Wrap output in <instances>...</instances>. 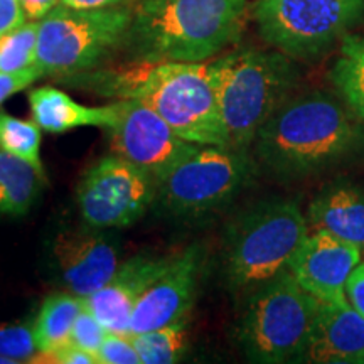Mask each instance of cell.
Returning <instances> with one entry per match:
<instances>
[{
    "instance_id": "cell-6",
    "label": "cell",
    "mask_w": 364,
    "mask_h": 364,
    "mask_svg": "<svg viewBox=\"0 0 364 364\" xmlns=\"http://www.w3.org/2000/svg\"><path fill=\"white\" fill-rule=\"evenodd\" d=\"M318 307L292 272H282L250 294L236 327L241 351L253 363L300 361Z\"/></svg>"
},
{
    "instance_id": "cell-3",
    "label": "cell",
    "mask_w": 364,
    "mask_h": 364,
    "mask_svg": "<svg viewBox=\"0 0 364 364\" xmlns=\"http://www.w3.org/2000/svg\"><path fill=\"white\" fill-rule=\"evenodd\" d=\"M248 0H139L124 49L132 61L203 63L240 39Z\"/></svg>"
},
{
    "instance_id": "cell-20",
    "label": "cell",
    "mask_w": 364,
    "mask_h": 364,
    "mask_svg": "<svg viewBox=\"0 0 364 364\" xmlns=\"http://www.w3.org/2000/svg\"><path fill=\"white\" fill-rule=\"evenodd\" d=\"M41 186L43 172L0 149V215H26L39 196Z\"/></svg>"
},
{
    "instance_id": "cell-35",
    "label": "cell",
    "mask_w": 364,
    "mask_h": 364,
    "mask_svg": "<svg viewBox=\"0 0 364 364\" xmlns=\"http://www.w3.org/2000/svg\"><path fill=\"white\" fill-rule=\"evenodd\" d=\"M361 364H364V358H363V361H361Z\"/></svg>"
},
{
    "instance_id": "cell-29",
    "label": "cell",
    "mask_w": 364,
    "mask_h": 364,
    "mask_svg": "<svg viewBox=\"0 0 364 364\" xmlns=\"http://www.w3.org/2000/svg\"><path fill=\"white\" fill-rule=\"evenodd\" d=\"M27 22L21 0H0V38L19 29Z\"/></svg>"
},
{
    "instance_id": "cell-7",
    "label": "cell",
    "mask_w": 364,
    "mask_h": 364,
    "mask_svg": "<svg viewBox=\"0 0 364 364\" xmlns=\"http://www.w3.org/2000/svg\"><path fill=\"white\" fill-rule=\"evenodd\" d=\"M134 6L71 9L59 4L39 21L36 66L43 76H65L98 68L124 48Z\"/></svg>"
},
{
    "instance_id": "cell-22",
    "label": "cell",
    "mask_w": 364,
    "mask_h": 364,
    "mask_svg": "<svg viewBox=\"0 0 364 364\" xmlns=\"http://www.w3.org/2000/svg\"><path fill=\"white\" fill-rule=\"evenodd\" d=\"M0 149L43 172L41 127L34 120H19L6 112H0Z\"/></svg>"
},
{
    "instance_id": "cell-24",
    "label": "cell",
    "mask_w": 364,
    "mask_h": 364,
    "mask_svg": "<svg viewBox=\"0 0 364 364\" xmlns=\"http://www.w3.org/2000/svg\"><path fill=\"white\" fill-rule=\"evenodd\" d=\"M331 78L339 91L346 88L364 90V34H349L344 38Z\"/></svg>"
},
{
    "instance_id": "cell-12",
    "label": "cell",
    "mask_w": 364,
    "mask_h": 364,
    "mask_svg": "<svg viewBox=\"0 0 364 364\" xmlns=\"http://www.w3.org/2000/svg\"><path fill=\"white\" fill-rule=\"evenodd\" d=\"M108 230L70 226L51 241L54 275L68 292L86 299L112 279L120 267V247Z\"/></svg>"
},
{
    "instance_id": "cell-16",
    "label": "cell",
    "mask_w": 364,
    "mask_h": 364,
    "mask_svg": "<svg viewBox=\"0 0 364 364\" xmlns=\"http://www.w3.org/2000/svg\"><path fill=\"white\" fill-rule=\"evenodd\" d=\"M364 317L349 302H321L300 363L361 364Z\"/></svg>"
},
{
    "instance_id": "cell-31",
    "label": "cell",
    "mask_w": 364,
    "mask_h": 364,
    "mask_svg": "<svg viewBox=\"0 0 364 364\" xmlns=\"http://www.w3.org/2000/svg\"><path fill=\"white\" fill-rule=\"evenodd\" d=\"M346 299L354 311L364 317V262L354 268L346 284Z\"/></svg>"
},
{
    "instance_id": "cell-2",
    "label": "cell",
    "mask_w": 364,
    "mask_h": 364,
    "mask_svg": "<svg viewBox=\"0 0 364 364\" xmlns=\"http://www.w3.org/2000/svg\"><path fill=\"white\" fill-rule=\"evenodd\" d=\"M363 147L364 129L356 113L318 91L287 100L253 140L258 164L280 179L318 174Z\"/></svg>"
},
{
    "instance_id": "cell-13",
    "label": "cell",
    "mask_w": 364,
    "mask_h": 364,
    "mask_svg": "<svg viewBox=\"0 0 364 364\" xmlns=\"http://www.w3.org/2000/svg\"><path fill=\"white\" fill-rule=\"evenodd\" d=\"M204 252L191 245L172 257L171 265L145 290L132 314L130 336L189 317L203 277Z\"/></svg>"
},
{
    "instance_id": "cell-4",
    "label": "cell",
    "mask_w": 364,
    "mask_h": 364,
    "mask_svg": "<svg viewBox=\"0 0 364 364\" xmlns=\"http://www.w3.org/2000/svg\"><path fill=\"white\" fill-rule=\"evenodd\" d=\"M228 147L247 150L263 124L290 98L297 68L277 49L240 48L211 61Z\"/></svg>"
},
{
    "instance_id": "cell-32",
    "label": "cell",
    "mask_w": 364,
    "mask_h": 364,
    "mask_svg": "<svg viewBox=\"0 0 364 364\" xmlns=\"http://www.w3.org/2000/svg\"><path fill=\"white\" fill-rule=\"evenodd\" d=\"M26 16L29 21H41L48 16L54 7L61 4V0H21Z\"/></svg>"
},
{
    "instance_id": "cell-26",
    "label": "cell",
    "mask_w": 364,
    "mask_h": 364,
    "mask_svg": "<svg viewBox=\"0 0 364 364\" xmlns=\"http://www.w3.org/2000/svg\"><path fill=\"white\" fill-rule=\"evenodd\" d=\"M107 334L108 331L105 329L102 322L83 306L81 312L78 314V317H76L75 326H73L70 344L78 346V348L91 353L93 356H97L100 351V346L103 344Z\"/></svg>"
},
{
    "instance_id": "cell-25",
    "label": "cell",
    "mask_w": 364,
    "mask_h": 364,
    "mask_svg": "<svg viewBox=\"0 0 364 364\" xmlns=\"http://www.w3.org/2000/svg\"><path fill=\"white\" fill-rule=\"evenodd\" d=\"M0 356L14 361H33L38 356L33 327L19 322H0Z\"/></svg>"
},
{
    "instance_id": "cell-23",
    "label": "cell",
    "mask_w": 364,
    "mask_h": 364,
    "mask_svg": "<svg viewBox=\"0 0 364 364\" xmlns=\"http://www.w3.org/2000/svg\"><path fill=\"white\" fill-rule=\"evenodd\" d=\"M39 21H29L0 38V75L19 73L36 66Z\"/></svg>"
},
{
    "instance_id": "cell-30",
    "label": "cell",
    "mask_w": 364,
    "mask_h": 364,
    "mask_svg": "<svg viewBox=\"0 0 364 364\" xmlns=\"http://www.w3.org/2000/svg\"><path fill=\"white\" fill-rule=\"evenodd\" d=\"M41 358H44L41 359V361L56 363V364H98L97 356H93L91 353L85 351V349H81L75 344H68L65 348L58 349V351Z\"/></svg>"
},
{
    "instance_id": "cell-21",
    "label": "cell",
    "mask_w": 364,
    "mask_h": 364,
    "mask_svg": "<svg viewBox=\"0 0 364 364\" xmlns=\"http://www.w3.org/2000/svg\"><path fill=\"white\" fill-rule=\"evenodd\" d=\"M142 364H174L189 348L188 317L157 329L130 336Z\"/></svg>"
},
{
    "instance_id": "cell-34",
    "label": "cell",
    "mask_w": 364,
    "mask_h": 364,
    "mask_svg": "<svg viewBox=\"0 0 364 364\" xmlns=\"http://www.w3.org/2000/svg\"><path fill=\"white\" fill-rule=\"evenodd\" d=\"M341 95H343L346 105L356 113L359 120L364 122V90L346 88L341 90Z\"/></svg>"
},
{
    "instance_id": "cell-15",
    "label": "cell",
    "mask_w": 364,
    "mask_h": 364,
    "mask_svg": "<svg viewBox=\"0 0 364 364\" xmlns=\"http://www.w3.org/2000/svg\"><path fill=\"white\" fill-rule=\"evenodd\" d=\"M172 257L174 255L132 257L117 268L112 279L102 289L83 299L85 307L102 322L108 332L130 336V321L136 302L171 265Z\"/></svg>"
},
{
    "instance_id": "cell-18",
    "label": "cell",
    "mask_w": 364,
    "mask_h": 364,
    "mask_svg": "<svg viewBox=\"0 0 364 364\" xmlns=\"http://www.w3.org/2000/svg\"><path fill=\"white\" fill-rule=\"evenodd\" d=\"M314 230H326L364 250V188L351 182L327 186L309 206Z\"/></svg>"
},
{
    "instance_id": "cell-9",
    "label": "cell",
    "mask_w": 364,
    "mask_h": 364,
    "mask_svg": "<svg viewBox=\"0 0 364 364\" xmlns=\"http://www.w3.org/2000/svg\"><path fill=\"white\" fill-rule=\"evenodd\" d=\"M253 169L252 159L243 150L201 145L157 182L156 201L171 216L211 215L247 188Z\"/></svg>"
},
{
    "instance_id": "cell-33",
    "label": "cell",
    "mask_w": 364,
    "mask_h": 364,
    "mask_svg": "<svg viewBox=\"0 0 364 364\" xmlns=\"http://www.w3.org/2000/svg\"><path fill=\"white\" fill-rule=\"evenodd\" d=\"M139 0H61L63 6L71 9H108L118 6H130Z\"/></svg>"
},
{
    "instance_id": "cell-5",
    "label": "cell",
    "mask_w": 364,
    "mask_h": 364,
    "mask_svg": "<svg viewBox=\"0 0 364 364\" xmlns=\"http://www.w3.org/2000/svg\"><path fill=\"white\" fill-rule=\"evenodd\" d=\"M309 235V220L299 203L260 201L241 211L223 236L221 263L233 290H253L289 270Z\"/></svg>"
},
{
    "instance_id": "cell-28",
    "label": "cell",
    "mask_w": 364,
    "mask_h": 364,
    "mask_svg": "<svg viewBox=\"0 0 364 364\" xmlns=\"http://www.w3.org/2000/svg\"><path fill=\"white\" fill-rule=\"evenodd\" d=\"M41 76H43V71L38 66L27 68V70L19 73L0 75V107H2L4 102H7L9 98L14 97V95L33 85Z\"/></svg>"
},
{
    "instance_id": "cell-8",
    "label": "cell",
    "mask_w": 364,
    "mask_h": 364,
    "mask_svg": "<svg viewBox=\"0 0 364 364\" xmlns=\"http://www.w3.org/2000/svg\"><path fill=\"white\" fill-rule=\"evenodd\" d=\"M252 17L273 49L294 61H314L361 24L364 0H255Z\"/></svg>"
},
{
    "instance_id": "cell-19",
    "label": "cell",
    "mask_w": 364,
    "mask_h": 364,
    "mask_svg": "<svg viewBox=\"0 0 364 364\" xmlns=\"http://www.w3.org/2000/svg\"><path fill=\"white\" fill-rule=\"evenodd\" d=\"M83 306V299L68 290L44 299L33 326L39 358L70 344L73 326Z\"/></svg>"
},
{
    "instance_id": "cell-17",
    "label": "cell",
    "mask_w": 364,
    "mask_h": 364,
    "mask_svg": "<svg viewBox=\"0 0 364 364\" xmlns=\"http://www.w3.org/2000/svg\"><path fill=\"white\" fill-rule=\"evenodd\" d=\"M29 107L33 120L49 134H65L80 127L107 130L120 115V100L107 107H86L54 86H41L31 91Z\"/></svg>"
},
{
    "instance_id": "cell-27",
    "label": "cell",
    "mask_w": 364,
    "mask_h": 364,
    "mask_svg": "<svg viewBox=\"0 0 364 364\" xmlns=\"http://www.w3.org/2000/svg\"><path fill=\"white\" fill-rule=\"evenodd\" d=\"M98 364H142L130 336L108 332L97 354Z\"/></svg>"
},
{
    "instance_id": "cell-1",
    "label": "cell",
    "mask_w": 364,
    "mask_h": 364,
    "mask_svg": "<svg viewBox=\"0 0 364 364\" xmlns=\"http://www.w3.org/2000/svg\"><path fill=\"white\" fill-rule=\"evenodd\" d=\"M65 81L107 98L142 102L182 139L228 147L211 61H130L76 73Z\"/></svg>"
},
{
    "instance_id": "cell-11",
    "label": "cell",
    "mask_w": 364,
    "mask_h": 364,
    "mask_svg": "<svg viewBox=\"0 0 364 364\" xmlns=\"http://www.w3.org/2000/svg\"><path fill=\"white\" fill-rule=\"evenodd\" d=\"M107 132L112 152L157 182L201 147L182 139L159 113L136 100H120V115Z\"/></svg>"
},
{
    "instance_id": "cell-14",
    "label": "cell",
    "mask_w": 364,
    "mask_h": 364,
    "mask_svg": "<svg viewBox=\"0 0 364 364\" xmlns=\"http://www.w3.org/2000/svg\"><path fill=\"white\" fill-rule=\"evenodd\" d=\"M361 262V248L326 230H314L289 270L318 302H346V284Z\"/></svg>"
},
{
    "instance_id": "cell-10",
    "label": "cell",
    "mask_w": 364,
    "mask_h": 364,
    "mask_svg": "<svg viewBox=\"0 0 364 364\" xmlns=\"http://www.w3.org/2000/svg\"><path fill=\"white\" fill-rule=\"evenodd\" d=\"M157 181L127 159L110 154L81 177L76 203L83 223L100 230L135 225L156 201Z\"/></svg>"
}]
</instances>
